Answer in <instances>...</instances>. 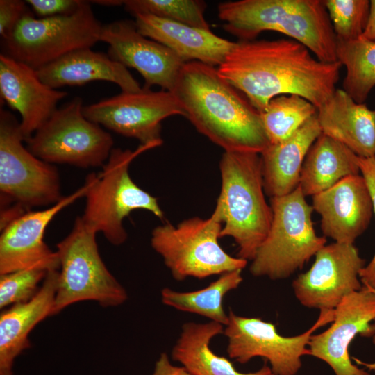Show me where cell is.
I'll list each match as a JSON object with an SVG mask.
<instances>
[{"label":"cell","mask_w":375,"mask_h":375,"mask_svg":"<svg viewBox=\"0 0 375 375\" xmlns=\"http://www.w3.org/2000/svg\"><path fill=\"white\" fill-rule=\"evenodd\" d=\"M219 169L222 187L216 207L223 222L220 238L231 237L238 246V257L252 260L273 218L265 197L260 153L224 151Z\"/></svg>","instance_id":"277c9868"},{"label":"cell","mask_w":375,"mask_h":375,"mask_svg":"<svg viewBox=\"0 0 375 375\" xmlns=\"http://www.w3.org/2000/svg\"><path fill=\"white\" fill-rule=\"evenodd\" d=\"M222 225L215 206L208 218L191 217L176 226L169 222L157 226L151 232V244L177 281L242 270L247 260L230 256L219 243Z\"/></svg>","instance_id":"52a82bcc"},{"label":"cell","mask_w":375,"mask_h":375,"mask_svg":"<svg viewBox=\"0 0 375 375\" xmlns=\"http://www.w3.org/2000/svg\"><path fill=\"white\" fill-rule=\"evenodd\" d=\"M51 269L45 265H35L0 275V308L31 300Z\"/></svg>","instance_id":"1f68e13d"},{"label":"cell","mask_w":375,"mask_h":375,"mask_svg":"<svg viewBox=\"0 0 375 375\" xmlns=\"http://www.w3.org/2000/svg\"><path fill=\"white\" fill-rule=\"evenodd\" d=\"M225 31L240 41L276 31L306 47L319 60L338 62V40L322 0H238L218 5Z\"/></svg>","instance_id":"3957f363"},{"label":"cell","mask_w":375,"mask_h":375,"mask_svg":"<svg viewBox=\"0 0 375 375\" xmlns=\"http://www.w3.org/2000/svg\"><path fill=\"white\" fill-rule=\"evenodd\" d=\"M90 3H96L105 6H117L123 4V1L119 0H97L90 1Z\"/></svg>","instance_id":"74e56055"},{"label":"cell","mask_w":375,"mask_h":375,"mask_svg":"<svg viewBox=\"0 0 375 375\" xmlns=\"http://www.w3.org/2000/svg\"><path fill=\"white\" fill-rule=\"evenodd\" d=\"M23 142L20 122L1 108V209L17 206L28 212L34 207H49L63 198L56 167L36 157Z\"/></svg>","instance_id":"30bf717a"},{"label":"cell","mask_w":375,"mask_h":375,"mask_svg":"<svg viewBox=\"0 0 375 375\" xmlns=\"http://www.w3.org/2000/svg\"><path fill=\"white\" fill-rule=\"evenodd\" d=\"M100 41L108 44L110 58L141 74L143 88L156 85L173 91L185 62L163 44L142 35L135 21L119 19L103 25Z\"/></svg>","instance_id":"2e32d148"},{"label":"cell","mask_w":375,"mask_h":375,"mask_svg":"<svg viewBox=\"0 0 375 375\" xmlns=\"http://www.w3.org/2000/svg\"><path fill=\"white\" fill-rule=\"evenodd\" d=\"M89 120L124 137L137 139L140 144H162L161 122L173 115L185 117L174 94L142 88L138 92H123L83 106Z\"/></svg>","instance_id":"4fadbf2b"},{"label":"cell","mask_w":375,"mask_h":375,"mask_svg":"<svg viewBox=\"0 0 375 375\" xmlns=\"http://www.w3.org/2000/svg\"><path fill=\"white\" fill-rule=\"evenodd\" d=\"M312 206L321 217L324 236L338 243L354 244L374 215L370 192L361 174L312 196Z\"/></svg>","instance_id":"ac0fdd59"},{"label":"cell","mask_w":375,"mask_h":375,"mask_svg":"<svg viewBox=\"0 0 375 375\" xmlns=\"http://www.w3.org/2000/svg\"><path fill=\"white\" fill-rule=\"evenodd\" d=\"M312 267L292 282L297 300L305 307L334 310L348 294L360 290L365 267L354 244L334 242L315 254Z\"/></svg>","instance_id":"5bb4252c"},{"label":"cell","mask_w":375,"mask_h":375,"mask_svg":"<svg viewBox=\"0 0 375 375\" xmlns=\"http://www.w3.org/2000/svg\"><path fill=\"white\" fill-rule=\"evenodd\" d=\"M30 11L26 1H0V35L6 39L23 16Z\"/></svg>","instance_id":"e575fe53"},{"label":"cell","mask_w":375,"mask_h":375,"mask_svg":"<svg viewBox=\"0 0 375 375\" xmlns=\"http://www.w3.org/2000/svg\"><path fill=\"white\" fill-rule=\"evenodd\" d=\"M372 289L375 292V289H374V288H372ZM372 342H373L374 344H375V334L372 336Z\"/></svg>","instance_id":"f35d334b"},{"label":"cell","mask_w":375,"mask_h":375,"mask_svg":"<svg viewBox=\"0 0 375 375\" xmlns=\"http://www.w3.org/2000/svg\"><path fill=\"white\" fill-rule=\"evenodd\" d=\"M337 54L346 69L342 89L356 102L363 103L375 87V41L362 37L338 41Z\"/></svg>","instance_id":"83f0119b"},{"label":"cell","mask_w":375,"mask_h":375,"mask_svg":"<svg viewBox=\"0 0 375 375\" xmlns=\"http://www.w3.org/2000/svg\"><path fill=\"white\" fill-rule=\"evenodd\" d=\"M172 92L185 117L224 151L260 153L269 144L260 112L220 76L217 67L197 61L184 63Z\"/></svg>","instance_id":"7a4b0ae2"},{"label":"cell","mask_w":375,"mask_h":375,"mask_svg":"<svg viewBox=\"0 0 375 375\" xmlns=\"http://www.w3.org/2000/svg\"><path fill=\"white\" fill-rule=\"evenodd\" d=\"M1 99L21 115L20 130L24 142L58 109L67 92L51 88L30 66L0 54Z\"/></svg>","instance_id":"d6986e66"},{"label":"cell","mask_w":375,"mask_h":375,"mask_svg":"<svg viewBox=\"0 0 375 375\" xmlns=\"http://www.w3.org/2000/svg\"><path fill=\"white\" fill-rule=\"evenodd\" d=\"M338 41L348 42L362 36L370 11L368 0H324Z\"/></svg>","instance_id":"4dcf8cb0"},{"label":"cell","mask_w":375,"mask_h":375,"mask_svg":"<svg viewBox=\"0 0 375 375\" xmlns=\"http://www.w3.org/2000/svg\"><path fill=\"white\" fill-rule=\"evenodd\" d=\"M125 10L133 16L150 15L210 30L204 17L206 3L199 0H126Z\"/></svg>","instance_id":"f546056e"},{"label":"cell","mask_w":375,"mask_h":375,"mask_svg":"<svg viewBox=\"0 0 375 375\" xmlns=\"http://www.w3.org/2000/svg\"><path fill=\"white\" fill-rule=\"evenodd\" d=\"M317 112L307 99L297 94H285L270 100L260 112L269 144L282 142Z\"/></svg>","instance_id":"f1b7e54d"},{"label":"cell","mask_w":375,"mask_h":375,"mask_svg":"<svg viewBox=\"0 0 375 375\" xmlns=\"http://www.w3.org/2000/svg\"><path fill=\"white\" fill-rule=\"evenodd\" d=\"M317 114L286 140L269 144L261 153L264 190L272 197L291 193L299 183L305 158L322 134Z\"/></svg>","instance_id":"cb8c5ba5"},{"label":"cell","mask_w":375,"mask_h":375,"mask_svg":"<svg viewBox=\"0 0 375 375\" xmlns=\"http://www.w3.org/2000/svg\"><path fill=\"white\" fill-rule=\"evenodd\" d=\"M224 334L228 338L227 353L244 364L256 357L269 361L274 375H296L301 358L310 355L308 345L312 333L334 319V310H321L316 322L308 331L292 336L281 335L274 324L260 318L246 317L228 312Z\"/></svg>","instance_id":"7c38bea8"},{"label":"cell","mask_w":375,"mask_h":375,"mask_svg":"<svg viewBox=\"0 0 375 375\" xmlns=\"http://www.w3.org/2000/svg\"><path fill=\"white\" fill-rule=\"evenodd\" d=\"M36 71L42 82L57 90L97 81L115 83L123 92L142 89L126 67L91 48L72 51Z\"/></svg>","instance_id":"7402d4cb"},{"label":"cell","mask_w":375,"mask_h":375,"mask_svg":"<svg viewBox=\"0 0 375 375\" xmlns=\"http://www.w3.org/2000/svg\"><path fill=\"white\" fill-rule=\"evenodd\" d=\"M103 25L89 1L68 15L35 18L26 12L3 40L1 53L38 70L78 49L100 41Z\"/></svg>","instance_id":"9c48e42d"},{"label":"cell","mask_w":375,"mask_h":375,"mask_svg":"<svg viewBox=\"0 0 375 375\" xmlns=\"http://www.w3.org/2000/svg\"><path fill=\"white\" fill-rule=\"evenodd\" d=\"M305 197L298 186L288 194L270 199L272 222L251 260L253 276L272 280L288 278L326 245V238L315 231L313 208Z\"/></svg>","instance_id":"8992f818"},{"label":"cell","mask_w":375,"mask_h":375,"mask_svg":"<svg viewBox=\"0 0 375 375\" xmlns=\"http://www.w3.org/2000/svg\"><path fill=\"white\" fill-rule=\"evenodd\" d=\"M317 117L323 134L359 157L375 158V110L356 102L342 89H336L317 109Z\"/></svg>","instance_id":"603a6c76"},{"label":"cell","mask_w":375,"mask_h":375,"mask_svg":"<svg viewBox=\"0 0 375 375\" xmlns=\"http://www.w3.org/2000/svg\"><path fill=\"white\" fill-rule=\"evenodd\" d=\"M151 375H193L183 366L173 365L166 353H162L156 360Z\"/></svg>","instance_id":"d590c367"},{"label":"cell","mask_w":375,"mask_h":375,"mask_svg":"<svg viewBox=\"0 0 375 375\" xmlns=\"http://www.w3.org/2000/svg\"><path fill=\"white\" fill-rule=\"evenodd\" d=\"M242 270L228 272L212 282L207 287L192 292H178L169 288L161 291L162 302L176 310L194 313L225 326L228 315L223 308V299L230 291L242 283Z\"/></svg>","instance_id":"4316f807"},{"label":"cell","mask_w":375,"mask_h":375,"mask_svg":"<svg viewBox=\"0 0 375 375\" xmlns=\"http://www.w3.org/2000/svg\"><path fill=\"white\" fill-rule=\"evenodd\" d=\"M342 64L317 58L292 39L236 42L217 67L260 112L273 98L299 95L317 109L334 94Z\"/></svg>","instance_id":"6da1fadb"},{"label":"cell","mask_w":375,"mask_h":375,"mask_svg":"<svg viewBox=\"0 0 375 375\" xmlns=\"http://www.w3.org/2000/svg\"><path fill=\"white\" fill-rule=\"evenodd\" d=\"M83 106L82 98L76 97L58 108L26 141V148L53 165L103 167L114 148V140L110 133L84 116Z\"/></svg>","instance_id":"8fae6325"},{"label":"cell","mask_w":375,"mask_h":375,"mask_svg":"<svg viewBox=\"0 0 375 375\" xmlns=\"http://www.w3.org/2000/svg\"><path fill=\"white\" fill-rule=\"evenodd\" d=\"M83 0H27L33 12L40 18L73 14L85 3Z\"/></svg>","instance_id":"836d02e7"},{"label":"cell","mask_w":375,"mask_h":375,"mask_svg":"<svg viewBox=\"0 0 375 375\" xmlns=\"http://www.w3.org/2000/svg\"><path fill=\"white\" fill-rule=\"evenodd\" d=\"M362 38L375 41V0L370 1L369 17Z\"/></svg>","instance_id":"8d00e7d4"},{"label":"cell","mask_w":375,"mask_h":375,"mask_svg":"<svg viewBox=\"0 0 375 375\" xmlns=\"http://www.w3.org/2000/svg\"><path fill=\"white\" fill-rule=\"evenodd\" d=\"M156 147L154 144H140L134 151L113 148L103 171L86 177L90 186L85 195L82 219L90 228L103 233L113 245L126 242L127 233L123 221L132 211L145 210L159 219L164 218L158 199L140 188L128 173L135 158Z\"/></svg>","instance_id":"5b68a950"},{"label":"cell","mask_w":375,"mask_h":375,"mask_svg":"<svg viewBox=\"0 0 375 375\" xmlns=\"http://www.w3.org/2000/svg\"><path fill=\"white\" fill-rule=\"evenodd\" d=\"M357 156L351 150L322 133L303 161L299 186L305 196H314L340 180L360 174Z\"/></svg>","instance_id":"484cf974"},{"label":"cell","mask_w":375,"mask_h":375,"mask_svg":"<svg viewBox=\"0 0 375 375\" xmlns=\"http://www.w3.org/2000/svg\"><path fill=\"white\" fill-rule=\"evenodd\" d=\"M224 326L215 322H186L172 351V358L193 375H274L270 367L249 373L238 372L232 362L214 353L212 339L224 333Z\"/></svg>","instance_id":"d4e9b609"},{"label":"cell","mask_w":375,"mask_h":375,"mask_svg":"<svg viewBox=\"0 0 375 375\" xmlns=\"http://www.w3.org/2000/svg\"><path fill=\"white\" fill-rule=\"evenodd\" d=\"M58 277V269L49 270L34 297L1 312L0 375H14L15 359L31 347L29 333L38 323L53 315Z\"/></svg>","instance_id":"44dd1931"},{"label":"cell","mask_w":375,"mask_h":375,"mask_svg":"<svg viewBox=\"0 0 375 375\" xmlns=\"http://www.w3.org/2000/svg\"><path fill=\"white\" fill-rule=\"evenodd\" d=\"M357 162L360 174L369 188L375 215V158L357 156ZM359 276L362 285L375 289V254L370 262L361 269Z\"/></svg>","instance_id":"d6a6232c"},{"label":"cell","mask_w":375,"mask_h":375,"mask_svg":"<svg viewBox=\"0 0 375 375\" xmlns=\"http://www.w3.org/2000/svg\"><path fill=\"white\" fill-rule=\"evenodd\" d=\"M97 233L78 216L71 232L56 244L60 268L53 315L79 301L115 307L127 300L126 289L101 258Z\"/></svg>","instance_id":"ba28073f"},{"label":"cell","mask_w":375,"mask_h":375,"mask_svg":"<svg viewBox=\"0 0 375 375\" xmlns=\"http://www.w3.org/2000/svg\"><path fill=\"white\" fill-rule=\"evenodd\" d=\"M89 186L86 178L83 186L58 203L46 209L28 211L1 230L0 275L35 265L59 269L56 251H51L44 241L45 230L58 213L85 197Z\"/></svg>","instance_id":"e0dca14e"},{"label":"cell","mask_w":375,"mask_h":375,"mask_svg":"<svg viewBox=\"0 0 375 375\" xmlns=\"http://www.w3.org/2000/svg\"><path fill=\"white\" fill-rule=\"evenodd\" d=\"M374 320L375 292L362 285L338 304L328 328L312 335L308 345L310 355L328 364L335 375H371L351 362L349 349L357 335L375 334V324H370Z\"/></svg>","instance_id":"9a60e30c"},{"label":"cell","mask_w":375,"mask_h":375,"mask_svg":"<svg viewBox=\"0 0 375 375\" xmlns=\"http://www.w3.org/2000/svg\"><path fill=\"white\" fill-rule=\"evenodd\" d=\"M135 23L144 36L173 51L184 62L197 61L212 67L223 63L236 42L203 29L150 15H137Z\"/></svg>","instance_id":"ffe728a7"}]
</instances>
